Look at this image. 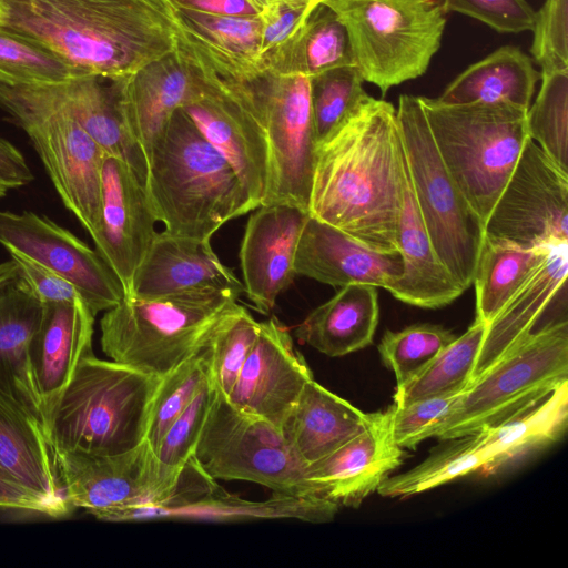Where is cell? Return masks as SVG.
Here are the masks:
<instances>
[{
  "label": "cell",
  "instance_id": "obj_1",
  "mask_svg": "<svg viewBox=\"0 0 568 568\" xmlns=\"http://www.w3.org/2000/svg\"><path fill=\"white\" fill-rule=\"evenodd\" d=\"M405 164L394 105L369 97L316 145L310 215L374 251L398 252Z\"/></svg>",
  "mask_w": 568,
  "mask_h": 568
},
{
  "label": "cell",
  "instance_id": "obj_2",
  "mask_svg": "<svg viewBox=\"0 0 568 568\" xmlns=\"http://www.w3.org/2000/svg\"><path fill=\"white\" fill-rule=\"evenodd\" d=\"M0 30L113 80L173 52L180 22L172 0H0Z\"/></svg>",
  "mask_w": 568,
  "mask_h": 568
},
{
  "label": "cell",
  "instance_id": "obj_3",
  "mask_svg": "<svg viewBox=\"0 0 568 568\" xmlns=\"http://www.w3.org/2000/svg\"><path fill=\"white\" fill-rule=\"evenodd\" d=\"M145 190L164 231L210 241L256 209L230 163L179 108L148 159Z\"/></svg>",
  "mask_w": 568,
  "mask_h": 568
},
{
  "label": "cell",
  "instance_id": "obj_4",
  "mask_svg": "<svg viewBox=\"0 0 568 568\" xmlns=\"http://www.w3.org/2000/svg\"><path fill=\"white\" fill-rule=\"evenodd\" d=\"M161 377L87 355L69 384L44 409L51 452L115 455L145 439Z\"/></svg>",
  "mask_w": 568,
  "mask_h": 568
},
{
  "label": "cell",
  "instance_id": "obj_5",
  "mask_svg": "<svg viewBox=\"0 0 568 568\" xmlns=\"http://www.w3.org/2000/svg\"><path fill=\"white\" fill-rule=\"evenodd\" d=\"M239 296L215 290L125 295L100 321L101 348L111 361L163 377L204 347Z\"/></svg>",
  "mask_w": 568,
  "mask_h": 568
},
{
  "label": "cell",
  "instance_id": "obj_6",
  "mask_svg": "<svg viewBox=\"0 0 568 568\" xmlns=\"http://www.w3.org/2000/svg\"><path fill=\"white\" fill-rule=\"evenodd\" d=\"M419 99L440 159L485 227L529 138L528 109L508 102Z\"/></svg>",
  "mask_w": 568,
  "mask_h": 568
},
{
  "label": "cell",
  "instance_id": "obj_7",
  "mask_svg": "<svg viewBox=\"0 0 568 568\" xmlns=\"http://www.w3.org/2000/svg\"><path fill=\"white\" fill-rule=\"evenodd\" d=\"M568 381V321L532 333L510 347L455 399L432 437L444 440L510 420Z\"/></svg>",
  "mask_w": 568,
  "mask_h": 568
},
{
  "label": "cell",
  "instance_id": "obj_8",
  "mask_svg": "<svg viewBox=\"0 0 568 568\" xmlns=\"http://www.w3.org/2000/svg\"><path fill=\"white\" fill-rule=\"evenodd\" d=\"M344 24L364 81L383 95L423 75L446 26L443 0H323Z\"/></svg>",
  "mask_w": 568,
  "mask_h": 568
},
{
  "label": "cell",
  "instance_id": "obj_9",
  "mask_svg": "<svg viewBox=\"0 0 568 568\" xmlns=\"http://www.w3.org/2000/svg\"><path fill=\"white\" fill-rule=\"evenodd\" d=\"M396 115L415 199L433 247L466 291L474 282L484 223L440 159L419 97L402 94Z\"/></svg>",
  "mask_w": 568,
  "mask_h": 568
},
{
  "label": "cell",
  "instance_id": "obj_10",
  "mask_svg": "<svg viewBox=\"0 0 568 568\" xmlns=\"http://www.w3.org/2000/svg\"><path fill=\"white\" fill-rule=\"evenodd\" d=\"M219 77L254 114L266 135L270 178L261 205L290 204L308 212L316 151L311 79L268 71L243 80Z\"/></svg>",
  "mask_w": 568,
  "mask_h": 568
},
{
  "label": "cell",
  "instance_id": "obj_11",
  "mask_svg": "<svg viewBox=\"0 0 568 568\" xmlns=\"http://www.w3.org/2000/svg\"><path fill=\"white\" fill-rule=\"evenodd\" d=\"M193 456L215 480L252 481L275 494L321 497L281 429L237 410L216 388Z\"/></svg>",
  "mask_w": 568,
  "mask_h": 568
},
{
  "label": "cell",
  "instance_id": "obj_12",
  "mask_svg": "<svg viewBox=\"0 0 568 568\" xmlns=\"http://www.w3.org/2000/svg\"><path fill=\"white\" fill-rule=\"evenodd\" d=\"M0 105L27 133L64 206L91 235L105 152L73 116L27 84L0 83Z\"/></svg>",
  "mask_w": 568,
  "mask_h": 568
},
{
  "label": "cell",
  "instance_id": "obj_13",
  "mask_svg": "<svg viewBox=\"0 0 568 568\" xmlns=\"http://www.w3.org/2000/svg\"><path fill=\"white\" fill-rule=\"evenodd\" d=\"M485 235L524 248L568 242V172L531 139L493 207Z\"/></svg>",
  "mask_w": 568,
  "mask_h": 568
},
{
  "label": "cell",
  "instance_id": "obj_14",
  "mask_svg": "<svg viewBox=\"0 0 568 568\" xmlns=\"http://www.w3.org/2000/svg\"><path fill=\"white\" fill-rule=\"evenodd\" d=\"M59 485L70 508L95 511L158 504L170 493L179 470L164 468L144 439L115 455L51 452Z\"/></svg>",
  "mask_w": 568,
  "mask_h": 568
},
{
  "label": "cell",
  "instance_id": "obj_15",
  "mask_svg": "<svg viewBox=\"0 0 568 568\" xmlns=\"http://www.w3.org/2000/svg\"><path fill=\"white\" fill-rule=\"evenodd\" d=\"M0 244L74 285L94 315L114 307L125 296L101 255L47 216L0 211Z\"/></svg>",
  "mask_w": 568,
  "mask_h": 568
},
{
  "label": "cell",
  "instance_id": "obj_16",
  "mask_svg": "<svg viewBox=\"0 0 568 568\" xmlns=\"http://www.w3.org/2000/svg\"><path fill=\"white\" fill-rule=\"evenodd\" d=\"M204 80L203 90L181 109L230 163L252 202L261 205L268 185L265 132L232 88L181 43Z\"/></svg>",
  "mask_w": 568,
  "mask_h": 568
},
{
  "label": "cell",
  "instance_id": "obj_17",
  "mask_svg": "<svg viewBox=\"0 0 568 568\" xmlns=\"http://www.w3.org/2000/svg\"><path fill=\"white\" fill-rule=\"evenodd\" d=\"M144 184L122 160L105 154L101 170L95 251L119 278L125 295L156 231Z\"/></svg>",
  "mask_w": 568,
  "mask_h": 568
},
{
  "label": "cell",
  "instance_id": "obj_18",
  "mask_svg": "<svg viewBox=\"0 0 568 568\" xmlns=\"http://www.w3.org/2000/svg\"><path fill=\"white\" fill-rule=\"evenodd\" d=\"M313 374L295 349L288 329L275 317L260 322V332L226 396L237 410L278 429Z\"/></svg>",
  "mask_w": 568,
  "mask_h": 568
},
{
  "label": "cell",
  "instance_id": "obj_19",
  "mask_svg": "<svg viewBox=\"0 0 568 568\" xmlns=\"http://www.w3.org/2000/svg\"><path fill=\"white\" fill-rule=\"evenodd\" d=\"M122 119L146 162L173 112L196 97L204 80L183 49L109 80Z\"/></svg>",
  "mask_w": 568,
  "mask_h": 568
},
{
  "label": "cell",
  "instance_id": "obj_20",
  "mask_svg": "<svg viewBox=\"0 0 568 568\" xmlns=\"http://www.w3.org/2000/svg\"><path fill=\"white\" fill-rule=\"evenodd\" d=\"M246 222L240 246L244 293L262 314L292 284L294 258L308 212L290 204L260 205Z\"/></svg>",
  "mask_w": 568,
  "mask_h": 568
},
{
  "label": "cell",
  "instance_id": "obj_21",
  "mask_svg": "<svg viewBox=\"0 0 568 568\" xmlns=\"http://www.w3.org/2000/svg\"><path fill=\"white\" fill-rule=\"evenodd\" d=\"M404 449L393 440L388 408L369 414L366 428L328 456L306 466L318 495L338 506L358 507L397 468Z\"/></svg>",
  "mask_w": 568,
  "mask_h": 568
},
{
  "label": "cell",
  "instance_id": "obj_22",
  "mask_svg": "<svg viewBox=\"0 0 568 568\" xmlns=\"http://www.w3.org/2000/svg\"><path fill=\"white\" fill-rule=\"evenodd\" d=\"M296 275L334 287L369 284L389 290L403 275L399 252L382 253L308 214L294 258Z\"/></svg>",
  "mask_w": 568,
  "mask_h": 568
},
{
  "label": "cell",
  "instance_id": "obj_23",
  "mask_svg": "<svg viewBox=\"0 0 568 568\" xmlns=\"http://www.w3.org/2000/svg\"><path fill=\"white\" fill-rule=\"evenodd\" d=\"M209 290L244 293L242 281L220 261L210 241L163 231L155 233L126 295L154 298Z\"/></svg>",
  "mask_w": 568,
  "mask_h": 568
},
{
  "label": "cell",
  "instance_id": "obj_24",
  "mask_svg": "<svg viewBox=\"0 0 568 568\" xmlns=\"http://www.w3.org/2000/svg\"><path fill=\"white\" fill-rule=\"evenodd\" d=\"M567 274L568 242L548 243L537 266L487 325L470 383L510 347L545 328L541 317L566 295Z\"/></svg>",
  "mask_w": 568,
  "mask_h": 568
},
{
  "label": "cell",
  "instance_id": "obj_25",
  "mask_svg": "<svg viewBox=\"0 0 568 568\" xmlns=\"http://www.w3.org/2000/svg\"><path fill=\"white\" fill-rule=\"evenodd\" d=\"M81 75L47 84H27L40 98L73 116L105 154L124 161L145 184L146 159L122 119L111 84Z\"/></svg>",
  "mask_w": 568,
  "mask_h": 568
},
{
  "label": "cell",
  "instance_id": "obj_26",
  "mask_svg": "<svg viewBox=\"0 0 568 568\" xmlns=\"http://www.w3.org/2000/svg\"><path fill=\"white\" fill-rule=\"evenodd\" d=\"M43 305L30 362L44 412L69 384L82 358L93 353L95 315L83 300Z\"/></svg>",
  "mask_w": 568,
  "mask_h": 568
},
{
  "label": "cell",
  "instance_id": "obj_27",
  "mask_svg": "<svg viewBox=\"0 0 568 568\" xmlns=\"http://www.w3.org/2000/svg\"><path fill=\"white\" fill-rule=\"evenodd\" d=\"M396 235L403 275L388 290L395 298L423 308H438L464 293L435 253L415 199L407 161Z\"/></svg>",
  "mask_w": 568,
  "mask_h": 568
},
{
  "label": "cell",
  "instance_id": "obj_28",
  "mask_svg": "<svg viewBox=\"0 0 568 568\" xmlns=\"http://www.w3.org/2000/svg\"><path fill=\"white\" fill-rule=\"evenodd\" d=\"M179 42L216 74L236 80L266 70L260 53L261 19L178 8Z\"/></svg>",
  "mask_w": 568,
  "mask_h": 568
},
{
  "label": "cell",
  "instance_id": "obj_29",
  "mask_svg": "<svg viewBox=\"0 0 568 568\" xmlns=\"http://www.w3.org/2000/svg\"><path fill=\"white\" fill-rule=\"evenodd\" d=\"M43 312V303L20 278L0 286V389L41 423L43 406L31 368L30 345Z\"/></svg>",
  "mask_w": 568,
  "mask_h": 568
},
{
  "label": "cell",
  "instance_id": "obj_30",
  "mask_svg": "<svg viewBox=\"0 0 568 568\" xmlns=\"http://www.w3.org/2000/svg\"><path fill=\"white\" fill-rule=\"evenodd\" d=\"M0 475L51 501H64L41 420L0 389Z\"/></svg>",
  "mask_w": 568,
  "mask_h": 568
},
{
  "label": "cell",
  "instance_id": "obj_31",
  "mask_svg": "<svg viewBox=\"0 0 568 568\" xmlns=\"http://www.w3.org/2000/svg\"><path fill=\"white\" fill-rule=\"evenodd\" d=\"M366 414L311 379L282 424L281 432L296 456L307 466L363 432Z\"/></svg>",
  "mask_w": 568,
  "mask_h": 568
},
{
  "label": "cell",
  "instance_id": "obj_32",
  "mask_svg": "<svg viewBox=\"0 0 568 568\" xmlns=\"http://www.w3.org/2000/svg\"><path fill=\"white\" fill-rule=\"evenodd\" d=\"M378 316L376 286L349 284L314 308L296 327L295 335L316 351L339 357L373 342Z\"/></svg>",
  "mask_w": 568,
  "mask_h": 568
},
{
  "label": "cell",
  "instance_id": "obj_33",
  "mask_svg": "<svg viewBox=\"0 0 568 568\" xmlns=\"http://www.w3.org/2000/svg\"><path fill=\"white\" fill-rule=\"evenodd\" d=\"M540 77L529 55L504 45L465 69L436 99L446 104L508 102L528 109Z\"/></svg>",
  "mask_w": 568,
  "mask_h": 568
},
{
  "label": "cell",
  "instance_id": "obj_34",
  "mask_svg": "<svg viewBox=\"0 0 568 568\" xmlns=\"http://www.w3.org/2000/svg\"><path fill=\"white\" fill-rule=\"evenodd\" d=\"M355 64L347 31L322 2L297 34L263 61L266 71L312 78L327 70Z\"/></svg>",
  "mask_w": 568,
  "mask_h": 568
},
{
  "label": "cell",
  "instance_id": "obj_35",
  "mask_svg": "<svg viewBox=\"0 0 568 568\" xmlns=\"http://www.w3.org/2000/svg\"><path fill=\"white\" fill-rule=\"evenodd\" d=\"M567 419L568 381L521 415L475 433L487 460L485 471H494L535 448L558 440L566 430Z\"/></svg>",
  "mask_w": 568,
  "mask_h": 568
},
{
  "label": "cell",
  "instance_id": "obj_36",
  "mask_svg": "<svg viewBox=\"0 0 568 568\" xmlns=\"http://www.w3.org/2000/svg\"><path fill=\"white\" fill-rule=\"evenodd\" d=\"M547 244L524 248L484 236L474 284L476 318L489 324L541 260Z\"/></svg>",
  "mask_w": 568,
  "mask_h": 568
},
{
  "label": "cell",
  "instance_id": "obj_37",
  "mask_svg": "<svg viewBox=\"0 0 568 568\" xmlns=\"http://www.w3.org/2000/svg\"><path fill=\"white\" fill-rule=\"evenodd\" d=\"M339 506L317 496H294L273 493L263 501L243 499L221 486L210 496L174 515L180 519L239 521L248 519L293 518L322 524L332 521Z\"/></svg>",
  "mask_w": 568,
  "mask_h": 568
},
{
  "label": "cell",
  "instance_id": "obj_38",
  "mask_svg": "<svg viewBox=\"0 0 568 568\" xmlns=\"http://www.w3.org/2000/svg\"><path fill=\"white\" fill-rule=\"evenodd\" d=\"M487 325L475 320L471 326L449 343L417 376L396 387L394 404L462 393L471 381Z\"/></svg>",
  "mask_w": 568,
  "mask_h": 568
},
{
  "label": "cell",
  "instance_id": "obj_39",
  "mask_svg": "<svg viewBox=\"0 0 568 568\" xmlns=\"http://www.w3.org/2000/svg\"><path fill=\"white\" fill-rule=\"evenodd\" d=\"M450 440L454 443L410 470L388 476L376 491L384 497H407L467 474L486 470L487 460L477 434Z\"/></svg>",
  "mask_w": 568,
  "mask_h": 568
},
{
  "label": "cell",
  "instance_id": "obj_40",
  "mask_svg": "<svg viewBox=\"0 0 568 568\" xmlns=\"http://www.w3.org/2000/svg\"><path fill=\"white\" fill-rule=\"evenodd\" d=\"M541 88L527 110L529 139L568 172V70L542 72Z\"/></svg>",
  "mask_w": 568,
  "mask_h": 568
},
{
  "label": "cell",
  "instance_id": "obj_41",
  "mask_svg": "<svg viewBox=\"0 0 568 568\" xmlns=\"http://www.w3.org/2000/svg\"><path fill=\"white\" fill-rule=\"evenodd\" d=\"M210 382L212 379L205 345L195 355L161 377L152 400L145 433V440L153 452L172 423Z\"/></svg>",
  "mask_w": 568,
  "mask_h": 568
},
{
  "label": "cell",
  "instance_id": "obj_42",
  "mask_svg": "<svg viewBox=\"0 0 568 568\" xmlns=\"http://www.w3.org/2000/svg\"><path fill=\"white\" fill-rule=\"evenodd\" d=\"M311 79V109L316 145L371 95L356 64L334 68Z\"/></svg>",
  "mask_w": 568,
  "mask_h": 568
},
{
  "label": "cell",
  "instance_id": "obj_43",
  "mask_svg": "<svg viewBox=\"0 0 568 568\" xmlns=\"http://www.w3.org/2000/svg\"><path fill=\"white\" fill-rule=\"evenodd\" d=\"M258 332L260 322L237 304L209 337L205 352L211 379L225 396L231 392Z\"/></svg>",
  "mask_w": 568,
  "mask_h": 568
},
{
  "label": "cell",
  "instance_id": "obj_44",
  "mask_svg": "<svg viewBox=\"0 0 568 568\" xmlns=\"http://www.w3.org/2000/svg\"><path fill=\"white\" fill-rule=\"evenodd\" d=\"M455 334L442 325L423 323L400 331H386L378 352L400 387L417 376L449 343Z\"/></svg>",
  "mask_w": 568,
  "mask_h": 568
},
{
  "label": "cell",
  "instance_id": "obj_45",
  "mask_svg": "<svg viewBox=\"0 0 568 568\" xmlns=\"http://www.w3.org/2000/svg\"><path fill=\"white\" fill-rule=\"evenodd\" d=\"M81 77L45 49L0 30V83L47 84Z\"/></svg>",
  "mask_w": 568,
  "mask_h": 568
},
{
  "label": "cell",
  "instance_id": "obj_46",
  "mask_svg": "<svg viewBox=\"0 0 568 568\" xmlns=\"http://www.w3.org/2000/svg\"><path fill=\"white\" fill-rule=\"evenodd\" d=\"M214 390L210 382L169 427L154 452L162 467L179 470L194 455Z\"/></svg>",
  "mask_w": 568,
  "mask_h": 568
},
{
  "label": "cell",
  "instance_id": "obj_47",
  "mask_svg": "<svg viewBox=\"0 0 568 568\" xmlns=\"http://www.w3.org/2000/svg\"><path fill=\"white\" fill-rule=\"evenodd\" d=\"M531 31L530 53L541 73L568 70V0H546Z\"/></svg>",
  "mask_w": 568,
  "mask_h": 568
},
{
  "label": "cell",
  "instance_id": "obj_48",
  "mask_svg": "<svg viewBox=\"0 0 568 568\" xmlns=\"http://www.w3.org/2000/svg\"><path fill=\"white\" fill-rule=\"evenodd\" d=\"M458 394L418 399L388 407L390 434L402 449H413L432 437L435 427L446 416Z\"/></svg>",
  "mask_w": 568,
  "mask_h": 568
},
{
  "label": "cell",
  "instance_id": "obj_49",
  "mask_svg": "<svg viewBox=\"0 0 568 568\" xmlns=\"http://www.w3.org/2000/svg\"><path fill=\"white\" fill-rule=\"evenodd\" d=\"M446 13L458 12L500 33L532 30L536 11L526 0H443Z\"/></svg>",
  "mask_w": 568,
  "mask_h": 568
},
{
  "label": "cell",
  "instance_id": "obj_50",
  "mask_svg": "<svg viewBox=\"0 0 568 568\" xmlns=\"http://www.w3.org/2000/svg\"><path fill=\"white\" fill-rule=\"evenodd\" d=\"M317 4L276 3L258 14L261 19L260 53L262 63L297 34Z\"/></svg>",
  "mask_w": 568,
  "mask_h": 568
},
{
  "label": "cell",
  "instance_id": "obj_51",
  "mask_svg": "<svg viewBox=\"0 0 568 568\" xmlns=\"http://www.w3.org/2000/svg\"><path fill=\"white\" fill-rule=\"evenodd\" d=\"M9 254L17 264L18 278L23 281L43 304L83 300L75 286L65 278L17 252Z\"/></svg>",
  "mask_w": 568,
  "mask_h": 568
},
{
  "label": "cell",
  "instance_id": "obj_52",
  "mask_svg": "<svg viewBox=\"0 0 568 568\" xmlns=\"http://www.w3.org/2000/svg\"><path fill=\"white\" fill-rule=\"evenodd\" d=\"M0 509L22 510L60 517L65 513L51 501L0 475Z\"/></svg>",
  "mask_w": 568,
  "mask_h": 568
},
{
  "label": "cell",
  "instance_id": "obj_53",
  "mask_svg": "<svg viewBox=\"0 0 568 568\" xmlns=\"http://www.w3.org/2000/svg\"><path fill=\"white\" fill-rule=\"evenodd\" d=\"M34 179L22 153L0 136V181L9 189L29 184Z\"/></svg>",
  "mask_w": 568,
  "mask_h": 568
},
{
  "label": "cell",
  "instance_id": "obj_54",
  "mask_svg": "<svg viewBox=\"0 0 568 568\" xmlns=\"http://www.w3.org/2000/svg\"><path fill=\"white\" fill-rule=\"evenodd\" d=\"M176 8L225 17H254L257 10L247 0H172Z\"/></svg>",
  "mask_w": 568,
  "mask_h": 568
},
{
  "label": "cell",
  "instance_id": "obj_55",
  "mask_svg": "<svg viewBox=\"0 0 568 568\" xmlns=\"http://www.w3.org/2000/svg\"><path fill=\"white\" fill-rule=\"evenodd\" d=\"M18 277V268L14 261L0 263V286Z\"/></svg>",
  "mask_w": 568,
  "mask_h": 568
},
{
  "label": "cell",
  "instance_id": "obj_56",
  "mask_svg": "<svg viewBox=\"0 0 568 568\" xmlns=\"http://www.w3.org/2000/svg\"><path fill=\"white\" fill-rule=\"evenodd\" d=\"M323 0H267L271 6L276 3H321Z\"/></svg>",
  "mask_w": 568,
  "mask_h": 568
},
{
  "label": "cell",
  "instance_id": "obj_57",
  "mask_svg": "<svg viewBox=\"0 0 568 568\" xmlns=\"http://www.w3.org/2000/svg\"><path fill=\"white\" fill-rule=\"evenodd\" d=\"M258 12V14L272 7L267 0H247Z\"/></svg>",
  "mask_w": 568,
  "mask_h": 568
},
{
  "label": "cell",
  "instance_id": "obj_58",
  "mask_svg": "<svg viewBox=\"0 0 568 568\" xmlns=\"http://www.w3.org/2000/svg\"><path fill=\"white\" fill-rule=\"evenodd\" d=\"M8 190L9 187L0 181V199L7 194Z\"/></svg>",
  "mask_w": 568,
  "mask_h": 568
}]
</instances>
